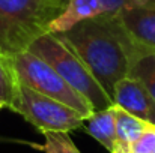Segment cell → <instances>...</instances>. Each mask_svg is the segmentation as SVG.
Listing matches in <instances>:
<instances>
[{"label": "cell", "mask_w": 155, "mask_h": 153, "mask_svg": "<svg viewBox=\"0 0 155 153\" xmlns=\"http://www.w3.org/2000/svg\"><path fill=\"white\" fill-rule=\"evenodd\" d=\"M113 99L116 84L130 75L139 56L116 15L86 20L59 35Z\"/></svg>", "instance_id": "cell-1"}, {"label": "cell", "mask_w": 155, "mask_h": 153, "mask_svg": "<svg viewBox=\"0 0 155 153\" xmlns=\"http://www.w3.org/2000/svg\"><path fill=\"white\" fill-rule=\"evenodd\" d=\"M63 11L62 0H0V50L14 56L48 33Z\"/></svg>", "instance_id": "cell-2"}, {"label": "cell", "mask_w": 155, "mask_h": 153, "mask_svg": "<svg viewBox=\"0 0 155 153\" xmlns=\"http://www.w3.org/2000/svg\"><path fill=\"white\" fill-rule=\"evenodd\" d=\"M27 51L51 65L72 89H75L81 96L91 102L95 111L107 110L114 105L113 99L105 93V90L91 74L77 53L59 35H42L29 47Z\"/></svg>", "instance_id": "cell-3"}, {"label": "cell", "mask_w": 155, "mask_h": 153, "mask_svg": "<svg viewBox=\"0 0 155 153\" xmlns=\"http://www.w3.org/2000/svg\"><path fill=\"white\" fill-rule=\"evenodd\" d=\"M9 59L15 77L21 84L71 107L84 119L91 117L95 113L91 102L81 96L75 89H72L51 65H48L41 57L32 54L30 51H23L9 56Z\"/></svg>", "instance_id": "cell-4"}, {"label": "cell", "mask_w": 155, "mask_h": 153, "mask_svg": "<svg viewBox=\"0 0 155 153\" xmlns=\"http://www.w3.org/2000/svg\"><path fill=\"white\" fill-rule=\"evenodd\" d=\"M39 132H71L83 126L84 117L62 102L32 90L17 80L9 107Z\"/></svg>", "instance_id": "cell-5"}, {"label": "cell", "mask_w": 155, "mask_h": 153, "mask_svg": "<svg viewBox=\"0 0 155 153\" xmlns=\"http://www.w3.org/2000/svg\"><path fill=\"white\" fill-rule=\"evenodd\" d=\"M116 18L139 60L155 54V0H133L116 14Z\"/></svg>", "instance_id": "cell-6"}, {"label": "cell", "mask_w": 155, "mask_h": 153, "mask_svg": "<svg viewBox=\"0 0 155 153\" xmlns=\"http://www.w3.org/2000/svg\"><path fill=\"white\" fill-rule=\"evenodd\" d=\"M63 11L50 24L48 33L62 35L81 21L104 15H116L133 0H62Z\"/></svg>", "instance_id": "cell-7"}, {"label": "cell", "mask_w": 155, "mask_h": 153, "mask_svg": "<svg viewBox=\"0 0 155 153\" xmlns=\"http://www.w3.org/2000/svg\"><path fill=\"white\" fill-rule=\"evenodd\" d=\"M113 104L134 117L155 126V99L137 78L127 77L116 84Z\"/></svg>", "instance_id": "cell-8"}, {"label": "cell", "mask_w": 155, "mask_h": 153, "mask_svg": "<svg viewBox=\"0 0 155 153\" xmlns=\"http://www.w3.org/2000/svg\"><path fill=\"white\" fill-rule=\"evenodd\" d=\"M116 114V143L111 153H131L133 144L149 128V123L134 117L128 111L113 105Z\"/></svg>", "instance_id": "cell-9"}, {"label": "cell", "mask_w": 155, "mask_h": 153, "mask_svg": "<svg viewBox=\"0 0 155 153\" xmlns=\"http://www.w3.org/2000/svg\"><path fill=\"white\" fill-rule=\"evenodd\" d=\"M84 131L111 153L116 143V114L113 105L107 110L95 111L83 123Z\"/></svg>", "instance_id": "cell-10"}, {"label": "cell", "mask_w": 155, "mask_h": 153, "mask_svg": "<svg viewBox=\"0 0 155 153\" xmlns=\"http://www.w3.org/2000/svg\"><path fill=\"white\" fill-rule=\"evenodd\" d=\"M15 84H17V77H15L11 59L9 56L2 54L0 56V105L3 108L9 107Z\"/></svg>", "instance_id": "cell-11"}, {"label": "cell", "mask_w": 155, "mask_h": 153, "mask_svg": "<svg viewBox=\"0 0 155 153\" xmlns=\"http://www.w3.org/2000/svg\"><path fill=\"white\" fill-rule=\"evenodd\" d=\"M128 77H134L139 81H142L155 99V54H149L136 62Z\"/></svg>", "instance_id": "cell-12"}, {"label": "cell", "mask_w": 155, "mask_h": 153, "mask_svg": "<svg viewBox=\"0 0 155 153\" xmlns=\"http://www.w3.org/2000/svg\"><path fill=\"white\" fill-rule=\"evenodd\" d=\"M45 143L42 146H35L45 153H80L75 144L71 141L68 132H44Z\"/></svg>", "instance_id": "cell-13"}, {"label": "cell", "mask_w": 155, "mask_h": 153, "mask_svg": "<svg viewBox=\"0 0 155 153\" xmlns=\"http://www.w3.org/2000/svg\"><path fill=\"white\" fill-rule=\"evenodd\" d=\"M154 152H155V126L149 125V128L133 144L131 153H154Z\"/></svg>", "instance_id": "cell-14"}, {"label": "cell", "mask_w": 155, "mask_h": 153, "mask_svg": "<svg viewBox=\"0 0 155 153\" xmlns=\"http://www.w3.org/2000/svg\"><path fill=\"white\" fill-rule=\"evenodd\" d=\"M2 54H3V53H2V50H0V56H2Z\"/></svg>", "instance_id": "cell-15"}, {"label": "cell", "mask_w": 155, "mask_h": 153, "mask_svg": "<svg viewBox=\"0 0 155 153\" xmlns=\"http://www.w3.org/2000/svg\"><path fill=\"white\" fill-rule=\"evenodd\" d=\"M2 108H3V107H2V105H0V110H2Z\"/></svg>", "instance_id": "cell-16"}, {"label": "cell", "mask_w": 155, "mask_h": 153, "mask_svg": "<svg viewBox=\"0 0 155 153\" xmlns=\"http://www.w3.org/2000/svg\"><path fill=\"white\" fill-rule=\"evenodd\" d=\"M154 153H155V152H154Z\"/></svg>", "instance_id": "cell-17"}]
</instances>
